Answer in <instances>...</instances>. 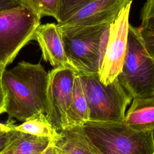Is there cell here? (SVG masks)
<instances>
[{"mask_svg": "<svg viewBox=\"0 0 154 154\" xmlns=\"http://www.w3.org/2000/svg\"><path fill=\"white\" fill-rule=\"evenodd\" d=\"M0 79L6 96L8 120L23 122L37 113H46L49 73L40 64L21 61L5 69Z\"/></svg>", "mask_w": 154, "mask_h": 154, "instance_id": "obj_1", "label": "cell"}, {"mask_svg": "<svg viewBox=\"0 0 154 154\" xmlns=\"http://www.w3.org/2000/svg\"><path fill=\"white\" fill-rule=\"evenodd\" d=\"M113 20L86 26L58 25L66 57L73 69L82 74L98 75Z\"/></svg>", "mask_w": 154, "mask_h": 154, "instance_id": "obj_2", "label": "cell"}, {"mask_svg": "<svg viewBox=\"0 0 154 154\" xmlns=\"http://www.w3.org/2000/svg\"><path fill=\"white\" fill-rule=\"evenodd\" d=\"M83 129L103 154H154V132L134 131L124 120L88 121Z\"/></svg>", "mask_w": 154, "mask_h": 154, "instance_id": "obj_3", "label": "cell"}, {"mask_svg": "<svg viewBox=\"0 0 154 154\" xmlns=\"http://www.w3.org/2000/svg\"><path fill=\"white\" fill-rule=\"evenodd\" d=\"M116 79L132 99L154 96V58L146 51L138 28L131 24L126 57Z\"/></svg>", "mask_w": 154, "mask_h": 154, "instance_id": "obj_4", "label": "cell"}, {"mask_svg": "<svg viewBox=\"0 0 154 154\" xmlns=\"http://www.w3.org/2000/svg\"><path fill=\"white\" fill-rule=\"evenodd\" d=\"M78 74L88 105L89 121L123 120L132 97L117 79L106 85L100 82L97 74Z\"/></svg>", "mask_w": 154, "mask_h": 154, "instance_id": "obj_5", "label": "cell"}, {"mask_svg": "<svg viewBox=\"0 0 154 154\" xmlns=\"http://www.w3.org/2000/svg\"><path fill=\"white\" fill-rule=\"evenodd\" d=\"M40 17L30 8L22 5L0 13V65L6 67L20 49L34 40Z\"/></svg>", "mask_w": 154, "mask_h": 154, "instance_id": "obj_6", "label": "cell"}, {"mask_svg": "<svg viewBox=\"0 0 154 154\" xmlns=\"http://www.w3.org/2000/svg\"><path fill=\"white\" fill-rule=\"evenodd\" d=\"M132 3H129L120 11L109 27L105 51L98 73L99 80L106 85L116 79L125 61Z\"/></svg>", "mask_w": 154, "mask_h": 154, "instance_id": "obj_7", "label": "cell"}, {"mask_svg": "<svg viewBox=\"0 0 154 154\" xmlns=\"http://www.w3.org/2000/svg\"><path fill=\"white\" fill-rule=\"evenodd\" d=\"M76 73L67 67L54 68L49 72L46 114L58 132L68 128L67 113Z\"/></svg>", "mask_w": 154, "mask_h": 154, "instance_id": "obj_8", "label": "cell"}, {"mask_svg": "<svg viewBox=\"0 0 154 154\" xmlns=\"http://www.w3.org/2000/svg\"><path fill=\"white\" fill-rule=\"evenodd\" d=\"M132 0H94L61 24L67 26H86L114 20Z\"/></svg>", "mask_w": 154, "mask_h": 154, "instance_id": "obj_9", "label": "cell"}, {"mask_svg": "<svg viewBox=\"0 0 154 154\" xmlns=\"http://www.w3.org/2000/svg\"><path fill=\"white\" fill-rule=\"evenodd\" d=\"M34 40L38 43L44 60L49 62L54 68L67 67L73 69L66 57L57 24H40L35 31Z\"/></svg>", "mask_w": 154, "mask_h": 154, "instance_id": "obj_10", "label": "cell"}, {"mask_svg": "<svg viewBox=\"0 0 154 154\" xmlns=\"http://www.w3.org/2000/svg\"><path fill=\"white\" fill-rule=\"evenodd\" d=\"M53 143L64 154H103L87 136L83 126L69 127L59 132Z\"/></svg>", "mask_w": 154, "mask_h": 154, "instance_id": "obj_11", "label": "cell"}, {"mask_svg": "<svg viewBox=\"0 0 154 154\" xmlns=\"http://www.w3.org/2000/svg\"><path fill=\"white\" fill-rule=\"evenodd\" d=\"M123 120L128 127L134 131L154 132V96L132 99Z\"/></svg>", "mask_w": 154, "mask_h": 154, "instance_id": "obj_12", "label": "cell"}, {"mask_svg": "<svg viewBox=\"0 0 154 154\" xmlns=\"http://www.w3.org/2000/svg\"><path fill=\"white\" fill-rule=\"evenodd\" d=\"M69 127L83 126L89 121L88 108L79 75L76 73L70 106L67 113Z\"/></svg>", "mask_w": 154, "mask_h": 154, "instance_id": "obj_13", "label": "cell"}, {"mask_svg": "<svg viewBox=\"0 0 154 154\" xmlns=\"http://www.w3.org/2000/svg\"><path fill=\"white\" fill-rule=\"evenodd\" d=\"M54 140L16 131L14 140L8 147L9 154H42Z\"/></svg>", "mask_w": 154, "mask_h": 154, "instance_id": "obj_14", "label": "cell"}, {"mask_svg": "<svg viewBox=\"0 0 154 154\" xmlns=\"http://www.w3.org/2000/svg\"><path fill=\"white\" fill-rule=\"evenodd\" d=\"M14 129L23 133L48 138L52 140L56 139L58 135V132L43 112L34 114L22 123L14 125Z\"/></svg>", "mask_w": 154, "mask_h": 154, "instance_id": "obj_15", "label": "cell"}, {"mask_svg": "<svg viewBox=\"0 0 154 154\" xmlns=\"http://www.w3.org/2000/svg\"><path fill=\"white\" fill-rule=\"evenodd\" d=\"M22 5L30 8L40 18L51 16L58 19V0H19Z\"/></svg>", "mask_w": 154, "mask_h": 154, "instance_id": "obj_16", "label": "cell"}, {"mask_svg": "<svg viewBox=\"0 0 154 154\" xmlns=\"http://www.w3.org/2000/svg\"><path fill=\"white\" fill-rule=\"evenodd\" d=\"M93 1L94 0H58L57 24L63 23Z\"/></svg>", "mask_w": 154, "mask_h": 154, "instance_id": "obj_17", "label": "cell"}, {"mask_svg": "<svg viewBox=\"0 0 154 154\" xmlns=\"http://www.w3.org/2000/svg\"><path fill=\"white\" fill-rule=\"evenodd\" d=\"M14 125L10 120L0 122V154L6 152L14 141L16 133Z\"/></svg>", "mask_w": 154, "mask_h": 154, "instance_id": "obj_18", "label": "cell"}, {"mask_svg": "<svg viewBox=\"0 0 154 154\" xmlns=\"http://www.w3.org/2000/svg\"><path fill=\"white\" fill-rule=\"evenodd\" d=\"M140 28L154 31V0H147L141 11Z\"/></svg>", "mask_w": 154, "mask_h": 154, "instance_id": "obj_19", "label": "cell"}, {"mask_svg": "<svg viewBox=\"0 0 154 154\" xmlns=\"http://www.w3.org/2000/svg\"><path fill=\"white\" fill-rule=\"evenodd\" d=\"M138 31L146 51L154 58V31L144 29L140 27L138 28Z\"/></svg>", "mask_w": 154, "mask_h": 154, "instance_id": "obj_20", "label": "cell"}, {"mask_svg": "<svg viewBox=\"0 0 154 154\" xmlns=\"http://www.w3.org/2000/svg\"><path fill=\"white\" fill-rule=\"evenodd\" d=\"M19 0H0V13L22 6Z\"/></svg>", "mask_w": 154, "mask_h": 154, "instance_id": "obj_21", "label": "cell"}, {"mask_svg": "<svg viewBox=\"0 0 154 154\" xmlns=\"http://www.w3.org/2000/svg\"><path fill=\"white\" fill-rule=\"evenodd\" d=\"M6 109V96L2 88L0 79V116L5 112Z\"/></svg>", "mask_w": 154, "mask_h": 154, "instance_id": "obj_22", "label": "cell"}, {"mask_svg": "<svg viewBox=\"0 0 154 154\" xmlns=\"http://www.w3.org/2000/svg\"><path fill=\"white\" fill-rule=\"evenodd\" d=\"M42 154H64L61 151H60L54 144V143Z\"/></svg>", "mask_w": 154, "mask_h": 154, "instance_id": "obj_23", "label": "cell"}, {"mask_svg": "<svg viewBox=\"0 0 154 154\" xmlns=\"http://www.w3.org/2000/svg\"><path fill=\"white\" fill-rule=\"evenodd\" d=\"M5 67H4V66H2L0 65V78H1V76L3 72L5 70Z\"/></svg>", "mask_w": 154, "mask_h": 154, "instance_id": "obj_24", "label": "cell"}, {"mask_svg": "<svg viewBox=\"0 0 154 154\" xmlns=\"http://www.w3.org/2000/svg\"><path fill=\"white\" fill-rule=\"evenodd\" d=\"M2 154H9V152H8V149H7V150L6 152H5L4 153H2Z\"/></svg>", "mask_w": 154, "mask_h": 154, "instance_id": "obj_25", "label": "cell"}]
</instances>
